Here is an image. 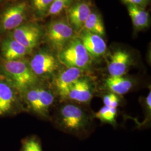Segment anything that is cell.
Instances as JSON below:
<instances>
[{"instance_id": "1", "label": "cell", "mask_w": 151, "mask_h": 151, "mask_svg": "<svg viewBox=\"0 0 151 151\" xmlns=\"http://www.w3.org/2000/svg\"><path fill=\"white\" fill-rule=\"evenodd\" d=\"M91 122L86 110L73 103H66L60 107L56 120L60 129L80 139L89 135Z\"/></svg>"}, {"instance_id": "2", "label": "cell", "mask_w": 151, "mask_h": 151, "mask_svg": "<svg viewBox=\"0 0 151 151\" xmlns=\"http://www.w3.org/2000/svg\"><path fill=\"white\" fill-rule=\"evenodd\" d=\"M0 70L6 80L22 95L28 89L39 85L40 80L32 72L29 61L24 58L2 60L0 62Z\"/></svg>"}, {"instance_id": "3", "label": "cell", "mask_w": 151, "mask_h": 151, "mask_svg": "<svg viewBox=\"0 0 151 151\" xmlns=\"http://www.w3.org/2000/svg\"><path fill=\"white\" fill-rule=\"evenodd\" d=\"M57 58L66 67L85 70L91 63L92 58L78 37H75L58 52Z\"/></svg>"}, {"instance_id": "4", "label": "cell", "mask_w": 151, "mask_h": 151, "mask_svg": "<svg viewBox=\"0 0 151 151\" xmlns=\"http://www.w3.org/2000/svg\"><path fill=\"white\" fill-rule=\"evenodd\" d=\"M28 13L29 5L25 1L6 6L0 12V34H8L25 22Z\"/></svg>"}, {"instance_id": "5", "label": "cell", "mask_w": 151, "mask_h": 151, "mask_svg": "<svg viewBox=\"0 0 151 151\" xmlns=\"http://www.w3.org/2000/svg\"><path fill=\"white\" fill-rule=\"evenodd\" d=\"M75 32L68 22L63 19L54 20L47 25L44 36L50 47L60 52L75 37Z\"/></svg>"}, {"instance_id": "6", "label": "cell", "mask_w": 151, "mask_h": 151, "mask_svg": "<svg viewBox=\"0 0 151 151\" xmlns=\"http://www.w3.org/2000/svg\"><path fill=\"white\" fill-rule=\"evenodd\" d=\"M29 64L38 78H47L54 75L60 68V62L49 50H41L34 54Z\"/></svg>"}, {"instance_id": "7", "label": "cell", "mask_w": 151, "mask_h": 151, "mask_svg": "<svg viewBox=\"0 0 151 151\" xmlns=\"http://www.w3.org/2000/svg\"><path fill=\"white\" fill-rule=\"evenodd\" d=\"M43 29L33 22H24L8 34L19 43L32 52L44 35Z\"/></svg>"}, {"instance_id": "8", "label": "cell", "mask_w": 151, "mask_h": 151, "mask_svg": "<svg viewBox=\"0 0 151 151\" xmlns=\"http://www.w3.org/2000/svg\"><path fill=\"white\" fill-rule=\"evenodd\" d=\"M93 92L90 81L82 77L69 88L63 97L77 103L86 104L91 100Z\"/></svg>"}, {"instance_id": "9", "label": "cell", "mask_w": 151, "mask_h": 151, "mask_svg": "<svg viewBox=\"0 0 151 151\" xmlns=\"http://www.w3.org/2000/svg\"><path fill=\"white\" fill-rule=\"evenodd\" d=\"M78 37L92 58H99L105 54L107 47L101 36L82 29Z\"/></svg>"}, {"instance_id": "10", "label": "cell", "mask_w": 151, "mask_h": 151, "mask_svg": "<svg viewBox=\"0 0 151 151\" xmlns=\"http://www.w3.org/2000/svg\"><path fill=\"white\" fill-rule=\"evenodd\" d=\"M0 50L3 60H6L24 58L32 53L12 38L9 34H6L2 39L0 43Z\"/></svg>"}, {"instance_id": "11", "label": "cell", "mask_w": 151, "mask_h": 151, "mask_svg": "<svg viewBox=\"0 0 151 151\" xmlns=\"http://www.w3.org/2000/svg\"><path fill=\"white\" fill-rule=\"evenodd\" d=\"M83 71L77 68L66 67L55 75L54 85L60 96L63 97L69 88L82 77Z\"/></svg>"}, {"instance_id": "12", "label": "cell", "mask_w": 151, "mask_h": 151, "mask_svg": "<svg viewBox=\"0 0 151 151\" xmlns=\"http://www.w3.org/2000/svg\"><path fill=\"white\" fill-rule=\"evenodd\" d=\"M90 5L85 1L76 2L70 6L68 10V22L75 32H80L84 22L91 12Z\"/></svg>"}, {"instance_id": "13", "label": "cell", "mask_w": 151, "mask_h": 151, "mask_svg": "<svg viewBox=\"0 0 151 151\" xmlns=\"http://www.w3.org/2000/svg\"><path fill=\"white\" fill-rule=\"evenodd\" d=\"M131 57L127 51L118 49L111 55L108 66L110 76H123L129 67Z\"/></svg>"}, {"instance_id": "14", "label": "cell", "mask_w": 151, "mask_h": 151, "mask_svg": "<svg viewBox=\"0 0 151 151\" xmlns=\"http://www.w3.org/2000/svg\"><path fill=\"white\" fill-rule=\"evenodd\" d=\"M14 87L6 80H0V115L9 113L17 100Z\"/></svg>"}, {"instance_id": "15", "label": "cell", "mask_w": 151, "mask_h": 151, "mask_svg": "<svg viewBox=\"0 0 151 151\" xmlns=\"http://www.w3.org/2000/svg\"><path fill=\"white\" fill-rule=\"evenodd\" d=\"M54 100L55 97L53 92L50 89L39 85L37 102L34 112L41 116L47 117L49 109L54 103Z\"/></svg>"}, {"instance_id": "16", "label": "cell", "mask_w": 151, "mask_h": 151, "mask_svg": "<svg viewBox=\"0 0 151 151\" xmlns=\"http://www.w3.org/2000/svg\"><path fill=\"white\" fill-rule=\"evenodd\" d=\"M105 86L116 95H123L133 87L132 81L124 76H109L105 81Z\"/></svg>"}, {"instance_id": "17", "label": "cell", "mask_w": 151, "mask_h": 151, "mask_svg": "<svg viewBox=\"0 0 151 151\" xmlns=\"http://www.w3.org/2000/svg\"><path fill=\"white\" fill-rule=\"evenodd\" d=\"M128 11L136 30H142L148 27L150 22L149 13L136 6L127 5Z\"/></svg>"}, {"instance_id": "18", "label": "cell", "mask_w": 151, "mask_h": 151, "mask_svg": "<svg viewBox=\"0 0 151 151\" xmlns=\"http://www.w3.org/2000/svg\"><path fill=\"white\" fill-rule=\"evenodd\" d=\"M87 32L103 37L105 35V30L101 16L96 12H91L84 22L83 29Z\"/></svg>"}, {"instance_id": "19", "label": "cell", "mask_w": 151, "mask_h": 151, "mask_svg": "<svg viewBox=\"0 0 151 151\" xmlns=\"http://www.w3.org/2000/svg\"><path fill=\"white\" fill-rule=\"evenodd\" d=\"M117 109L104 105L97 113L95 114V117L105 123L114 125L116 123Z\"/></svg>"}, {"instance_id": "20", "label": "cell", "mask_w": 151, "mask_h": 151, "mask_svg": "<svg viewBox=\"0 0 151 151\" xmlns=\"http://www.w3.org/2000/svg\"><path fill=\"white\" fill-rule=\"evenodd\" d=\"M53 0H30V7L35 14L40 17H46Z\"/></svg>"}, {"instance_id": "21", "label": "cell", "mask_w": 151, "mask_h": 151, "mask_svg": "<svg viewBox=\"0 0 151 151\" xmlns=\"http://www.w3.org/2000/svg\"><path fill=\"white\" fill-rule=\"evenodd\" d=\"M20 151H43L40 140L36 136L28 137L22 140Z\"/></svg>"}, {"instance_id": "22", "label": "cell", "mask_w": 151, "mask_h": 151, "mask_svg": "<svg viewBox=\"0 0 151 151\" xmlns=\"http://www.w3.org/2000/svg\"><path fill=\"white\" fill-rule=\"evenodd\" d=\"M73 0H53L46 16L60 14L65 9L70 7Z\"/></svg>"}, {"instance_id": "23", "label": "cell", "mask_w": 151, "mask_h": 151, "mask_svg": "<svg viewBox=\"0 0 151 151\" xmlns=\"http://www.w3.org/2000/svg\"><path fill=\"white\" fill-rule=\"evenodd\" d=\"M119 97L117 95L112 92L105 95L103 98V103L104 105L111 108H118L119 105Z\"/></svg>"}, {"instance_id": "24", "label": "cell", "mask_w": 151, "mask_h": 151, "mask_svg": "<svg viewBox=\"0 0 151 151\" xmlns=\"http://www.w3.org/2000/svg\"><path fill=\"white\" fill-rule=\"evenodd\" d=\"M122 2L127 5L136 6L145 9L150 2V0H121Z\"/></svg>"}, {"instance_id": "25", "label": "cell", "mask_w": 151, "mask_h": 151, "mask_svg": "<svg viewBox=\"0 0 151 151\" xmlns=\"http://www.w3.org/2000/svg\"><path fill=\"white\" fill-rule=\"evenodd\" d=\"M6 80L5 77L0 73V80Z\"/></svg>"}, {"instance_id": "26", "label": "cell", "mask_w": 151, "mask_h": 151, "mask_svg": "<svg viewBox=\"0 0 151 151\" xmlns=\"http://www.w3.org/2000/svg\"><path fill=\"white\" fill-rule=\"evenodd\" d=\"M6 1V0H0V4L4 3V2H5Z\"/></svg>"}]
</instances>
